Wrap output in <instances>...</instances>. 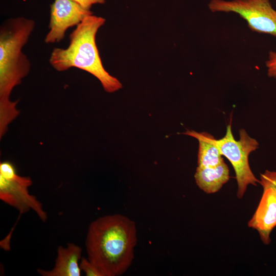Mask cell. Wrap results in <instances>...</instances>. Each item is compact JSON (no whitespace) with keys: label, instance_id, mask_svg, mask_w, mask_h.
Wrapping results in <instances>:
<instances>
[{"label":"cell","instance_id":"cell-1","mask_svg":"<svg viewBox=\"0 0 276 276\" xmlns=\"http://www.w3.org/2000/svg\"><path fill=\"white\" fill-rule=\"evenodd\" d=\"M134 222L115 214L92 221L85 240L87 259L103 276L123 274L130 266L136 244Z\"/></svg>","mask_w":276,"mask_h":276},{"label":"cell","instance_id":"cell-2","mask_svg":"<svg viewBox=\"0 0 276 276\" xmlns=\"http://www.w3.org/2000/svg\"><path fill=\"white\" fill-rule=\"evenodd\" d=\"M35 22L24 17L11 18L0 28V136L18 116L17 101L10 100L13 89L29 74L31 63L22 52Z\"/></svg>","mask_w":276,"mask_h":276},{"label":"cell","instance_id":"cell-3","mask_svg":"<svg viewBox=\"0 0 276 276\" xmlns=\"http://www.w3.org/2000/svg\"><path fill=\"white\" fill-rule=\"evenodd\" d=\"M105 20L93 14L85 17L71 33L67 48L53 50L49 62L58 72L72 67L85 71L97 78L106 92L112 93L121 89L122 84L105 69L96 42L97 33Z\"/></svg>","mask_w":276,"mask_h":276},{"label":"cell","instance_id":"cell-4","mask_svg":"<svg viewBox=\"0 0 276 276\" xmlns=\"http://www.w3.org/2000/svg\"><path fill=\"white\" fill-rule=\"evenodd\" d=\"M30 177L18 174L14 165L5 160L0 163V199L22 214L32 210L42 222L48 219L47 212L36 196L30 194Z\"/></svg>","mask_w":276,"mask_h":276},{"label":"cell","instance_id":"cell-5","mask_svg":"<svg viewBox=\"0 0 276 276\" xmlns=\"http://www.w3.org/2000/svg\"><path fill=\"white\" fill-rule=\"evenodd\" d=\"M239 134V140L236 141L229 124L225 136L221 139H215V142L222 155L229 160L234 169L238 184L237 196L241 198L248 185L256 186L260 180L252 172L248 162L249 154L258 148V143L244 129L240 130Z\"/></svg>","mask_w":276,"mask_h":276},{"label":"cell","instance_id":"cell-6","mask_svg":"<svg viewBox=\"0 0 276 276\" xmlns=\"http://www.w3.org/2000/svg\"><path fill=\"white\" fill-rule=\"evenodd\" d=\"M213 12H234L245 19L253 31L276 37V10L269 0H212Z\"/></svg>","mask_w":276,"mask_h":276},{"label":"cell","instance_id":"cell-7","mask_svg":"<svg viewBox=\"0 0 276 276\" xmlns=\"http://www.w3.org/2000/svg\"><path fill=\"white\" fill-rule=\"evenodd\" d=\"M260 183L263 194L248 226L256 229L262 242L268 245L270 233L276 226V172L266 170L260 175Z\"/></svg>","mask_w":276,"mask_h":276},{"label":"cell","instance_id":"cell-8","mask_svg":"<svg viewBox=\"0 0 276 276\" xmlns=\"http://www.w3.org/2000/svg\"><path fill=\"white\" fill-rule=\"evenodd\" d=\"M50 8L49 31L44 38L46 43L60 42L68 28L77 26L93 14L73 0H54Z\"/></svg>","mask_w":276,"mask_h":276},{"label":"cell","instance_id":"cell-9","mask_svg":"<svg viewBox=\"0 0 276 276\" xmlns=\"http://www.w3.org/2000/svg\"><path fill=\"white\" fill-rule=\"evenodd\" d=\"M82 251L81 247L73 243H68L66 247L59 246L53 268L49 270L38 269L37 272L42 276H80Z\"/></svg>","mask_w":276,"mask_h":276},{"label":"cell","instance_id":"cell-10","mask_svg":"<svg viewBox=\"0 0 276 276\" xmlns=\"http://www.w3.org/2000/svg\"><path fill=\"white\" fill-rule=\"evenodd\" d=\"M199 188L211 194L218 192L229 179V172L224 160L212 167L198 166L194 175Z\"/></svg>","mask_w":276,"mask_h":276},{"label":"cell","instance_id":"cell-11","mask_svg":"<svg viewBox=\"0 0 276 276\" xmlns=\"http://www.w3.org/2000/svg\"><path fill=\"white\" fill-rule=\"evenodd\" d=\"M183 134L196 138L199 142L198 165L200 167H215L223 161L215 139L210 134L187 130Z\"/></svg>","mask_w":276,"mask_h":276},{"label":"cell","instance_id":"cell-12","mask_svg":"<svg viewBox=\"0 0 276 276\" xmlns=\"http://www.w3.org/2000/svg\"><path fill=\"white\" fill-rule=\"evenodd\" d=\"M80 268L87 276H103L98 269L86 258H81Z\"/></svg>","mask_w":276,"mask_h":276},{"label":"cell","instance_id":"cell-13","mask_svg":"<svg viewBox=\"0 0 276 276\" xmlns=\"http://www.w3.org/2000/svg\"><path fill=\"white\" fill-rule=\"evenodd\" d=\"M269 77L276 78V52L270 51L268 60L266 62Z\"/></svg>","mask_w":276,"mask_h":276},{"label":"cell","instance_id":"cell-14","mask_svg":"<svg viewBox=\"0 0 276 276\" xmlns=\"http://www.w3.org/2000/svg\"><path fill=\"white\" fill-rule=\"evenodd\" d=\"M75 2L77 3L83 8L90 10L91 7L95 4H104L105 2V0H73Z\"/></svg>","mask_w":276,"mask_h":276}]
</instances>
